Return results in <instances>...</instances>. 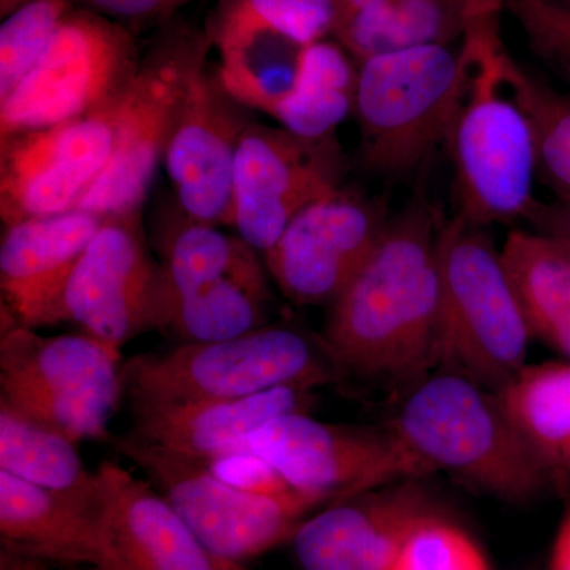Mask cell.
Returning a JSON list of instances; mask_svg holds the SVG:
<instances>
[{
  "mask_svg": "<svg viewBox=\"0 0 570 570\" xmlns=\"http://www.w3.org/2000/svg\"><path fill=\"white\" fill-rule=\"evenodd\" d=\"M121 347L88 333L43 336L2 311L0 403L73 441L110 439Z\"/></svg>",
  "mask_w": 570,
  "mask_h": 570,
  "instance_id": "cell-7",
  "label": "cell"
},
{
  "mask_svg": "<svg viewBox=\"0 0 570 570\" xmlns=\"http://www.w3.org/2000/svg\"><path fill=\"white\" fill-rule=\"evenodd\" d=\"M392 428L431 471L501 501L530 502L553 487L498 393L452 371L414 382Z\"/></svg>",
  "mask_w": 570,
  "mask_h": 570,
  "instance_id": "cell-2",
  "label": "cell"
},
{
  "mask_svg": "<svg viewBox=\"0 0 570 570\" xmlns=\"http://www.w3.org/2000/svg\"><path fill=\"white\" fill-rule=\"evenodd\" d=\"M208 33L179 26L138 62L116 105L115 145L102 175L77 209L100 217L140 213L186 102L195 71L208 61Z\"/></svg>",
  "mask_w": 570,
  "mask_h": 570,
  "instance_id": "cell-8",
  "label": "cell"
},
{
  "mask_svg": "<svg viewBox=\"0 0 570 570\" xmlns=\"http://www.w3.org/2000/svg\"><path fill=\"white\" fill-rule=\"evenodd\" d=\"M253 253V247L238 235L224 232L220 225L184 216L183 223L164 239L157 328L163 330L176 303L227 275Z\"/></svg>",
  "mask_w": 570,
  "mask_h": 570,
  "instance_id": "cell-29",
  "label": "cell"
},
{
  "mask_svg": "<svg viewBox=\"0 0 570 570\" xmlns=\"http://www.w3.org/2000/svg\"><path fill=\"white\" fill-rule=\"evenodd\" d=\"M0 570H47V562L32 560V558L21 557V554L2 550V554H0Z\"/></svg>",
  "mask_w": 570,
  "mask_h": 570,
  "instance_id": "cell-40",
  "label": "cell"
},
{
  "mask_svg": "<svg viewBox=\"0 0 570 570\" xmlns=\"http://www.w3.org/2000/svg\"><path fill=\"white\" fill-rule=\"evenodd\" d=\"M69 438L0 403V471L40 489L97 504L100 485Z\"/></svg>",
  "mask_w": 570,
  "mask_h": 570,
  "instance_id": "cell-28",
  "label": "cell"
},
{
  "mask_svg": "<svg viewBox=\"0 0 570 570\" xmlns=\"http://www.w3.org/2000/svg\"><path fill=\"white\" fill-rule=\"evenodd\" d=\"M381 202L343 187L303 209L264 255L285 298L332 305L358 275L387 230Z\"/></svg>",
  "mask_w": 570,
  "mask_h": 570,
  "instance_id": "cell-14",
  "label": "cell"
},
{
  "mask_svg": "<svg viewBox=\"0 0 570 570\" xmlns=\"http://www.w3.org/2000/svg\"><path fill=\"white\" fill-rule=\"evenodd\" d=\"M2 550L41 562L126 570L97 504L62 497L0 471Z\"/></svg>",
  "mask_w": 570,
  "mask_h": 570,
  "instance_id": "cell-19",
  "label": "cell"
},
{
  "mask_svg": "<svg viewBox=\"0 0 570 570\" xmlns=\"http://www.w3.org/2000/svg\"><path fill=\"white\" fill-rule=\"evenodd\" d=\"M250 108L225 89L217 66L195 71L164 165L184 216L232 228V190Z\"/></svg>",
  "mask_w": 570,
  "mask_h": 570,
  "instance_id": "cell-17",
  "label": "cell"
},
{
  "mask_svg": "<svg viewBox=\"0 0 570 570\" xmlns=\"http://www.w3.org/2000/svg\"><path fill=\"white\" fill-rule=\"evenodd\" d=\"M472 75L453 127V163L461 219L490 227L527 220L538 168L530 121L501 77L504 55L498 29L464 33Z\"/></svg>",
  "mask_w": 570,
  "mask_h": 570,
  "instance_id": "cell-6",
  "label": "cell"
},
{
  "mask_svg": "<svg viewBox=\"0 0 570 570\" xmlns=\"http://www.w3.org/2000/svg\"><path fill=\"white\" fill-rule=\"evenodd\" d=\"M105 217L71 209L3 225L0 242L2 311L20 325H52L59 296Z\"/></svg>",
  "mask_w": 570,
  "mask_h": 570,
  "instance_id": "cell-20",
  "label": "cell"
},
{
  "mask_svg": "<svg viewBox=\"0 0 570 570\" xmlns=\"http://www.w3.org/2000/svg\"><path fill=\"white\" fill-rule=\"evenodd\" d=\"M344 376L324 336L265 325L217 343H181L122 363L130 407L238 400L283 387L317 390Z\"/></svg>",
  "mask_w": 570,
  "mask_h": 570,
  "instance_id": "cell-4",
  "label": "cell"
},
{
  "mask_svg": "<svg viewBox=\"0 0 570 570\" xmlns=\"http://www.w3.org/2000/svg\"><path fill=\"white\" fill-rule=\"evenodd\" d=\"M247 444L292 489L324 508L363 491L433 474L393 428L321 422L309 412L269 420Z\"/></svg>",
  "mask_w": 570,
  "mask_h": 570,
  "instance_id": "cell-11",
  "label": "cell"
},
{
  "mask_svg": "<svg viewBox=\"0 0 570 570\" xmlns=\"http://www.w3.org/2000/svg\"><path fill=\"white\" fill-rule=\"evenodd\" d=\"M335 26L333 0H223L208 36L219 51L225 89L250 110L269 115L296 73L279 48L303 51Z\"/></svg>",
  "mask_w": 570,
  "mask_h": 570,
  "instance_id": "cell-16",
  "label": "cell"
},
{
  "mask_svg": "<svg viewBox=\"0 0 570 570\" xmlns=\"http://www.w3.org/2000/svg\"><path fill=\"white\" fill-rule=\"evenodd\" d=\"M531 51L570 80V0H504Z\"/></svg>",
  "mask_w": 570,
  "mask_h": 570,
  "instance_id": "cell-33",
  "label": "cell"
},
{
  "mask_svg": "<svg viewBox=\"0 0 570 570\" xmlns=\"http://www.w3.org/2000/svg\"><path fill=\"white\" fill-rule=\"evenodd\" d=\"M316 390L283 387L238 400H204L132 409V436L181 453L216 461L250 452L247 439L269 420L311 412Z\"/></svg>",
  "mask_w": 570,
  "mask_h": 570,
  "instance_id": "cell-21",
  "label": "cell"
},
{
  "mask_svg": "<svg viewBox=\"0 0 570 570\" xmlns=\"http://www.w3.org/2000/svg\"><path fill=\"white\" fill-rule=\"evenodd\" d=\"M138 62L129 28L75 7L20 85L0 100V140L107 107L132 80Z\"/></svg>",
  "mask_w": 570,
  "mask_h": 570,
  "instance_id": "cell-10",
  "label": "cell"
},
{
  "mask_svg": "<svg viewBox=\"0 0 570 570\" xmlns=\"http://www.w3.org/2000/svg\"><path fill=\"white\" fill-rule=\"evenodd\" d=\"M159 295L160 265L146 247L140 213L105 217L63 284L52 325L69 322L122 347L157 328Z\"/></svg>",
  "mask_w": 570,
  "mask_h": 570,
  "instance_id": "cell-13",
  "label": "cell"
},
{
  "mask_svg": "<svg viewBox=\"0 0 570 570\" xmlns=\"http://www.w3.org/2000/svg\"><path fill=\"white\" fill-rule=\"evenodd\" d=\"M439 512L423 479L333 502L307 517L292 550L303 570H390L409 535Z\"/></svg>",
  "mask_w": 570,
  "mask_h": 570,
  "instance_id": "cell-18",
  "label": "cell"
},
{
  "mask_svg": "<svg viewBox=\"0 0 570 570\" xmlns=\"http://www.w3.org/2000/svg\"><path fill=\"white\" fill-rule=\"evenodd\" d=\"M190 2L195 0H75L77 7L96 11L124 26L164 20Z\"/></svg>",
  "mask_w": 570,
  "mask_h": 570,
  "instance_id": "cell-35",
  "label": "cell"
},
{
  "mask_svg": "<svg viewBox=\"0 0 570 570\" xmlns=\"http://www.w3.org/2000/svg\"><path fill=\"white\" fill-rule=\"evenodd\" d=\"M108 444L145 472L216 560L238 562L291 542L299 524L324 508L305 494L273 498L236 489L206 461L149 444L127 433Z\"/></svg>",
  "mask_w": 570,
  "mask_h": 570,
  "instance_id": "cell-9",
  "label": "cell"
},
{
  "mask_svg": "<svg viewBox=\"0 0 570 570\" xmlns=\"http://www.w3.org/2000/svg\"><path fill=\"white\" fill-rule=\"evenodd\" d=\"M219 570H249L245 564H238V562L220 561L216 560Z\"/></svg>",
  "mask_w": 570,
  "mask_h": 570,
  "instance_id": "cell-42",
  "label": "cell"
},
{
  "mask_svg": "<svg viewBox=\"0 0 570 570\" xmlns=\"http://www.w3.org/2000/svg\"><path fill=\"white\" fill-rule=\"evenodd\" d=\"M550 570H570V501L562 513L551 549Z\"/></svg>",
  "mask_w": 570,
  "mask_h": 570,
  "instance_id": "cell-37",
  "label": "cell"
},
{
  "mask_svg": "<svg viewBox=\"0 0 570 570\" xmlns=\"http://www.w3.org/2000/svg\"><path fill=\"white\" fill-rule=\"evenodd\" d=\"M504 0H468L469 20H497Z\"/></svg>",
  "mask_w": 570,
  "mask_h": 570,
  "instance_id": "cell-39",
  "label": "cell"
},
{
  "mask_svg": "<svg viewBox=\"0 0 570 570\" xmlns=\"http://www.w3.org/2000/svg\"><path fill=\"white\" fill-rule=\"evenodd\" d=\"M436 370L501 392L528 365L532 341L501 250L485 228L460 216L438 242Z\"/></svg>",
  "mask_w": 570,
  "mask_h": 570,
  "instance_id": "cell-3",
  "label": "cell"
},
{
  "mask_svg": "<svg viewBox=\"0 0 570 570\" xmlns=\"http://www.w3.org/2000/svg\"><path fill=\"white\" fill-rule=\"evenodd\" d=\"M217 478L236 489L264 497L287 498L298 493L269 461L254 452L235 453L216 461H206Z\"/></svg>",
  "mask_w": 570,
  "mask_h": 570,
  "instance_id": "cell-34",
  "label": "cell"
},
{
  "mask_svg": "<svg viewBox=\"0 0 570 570\" xmlns=\"http://www.w3.org/2000/svg\"><path fill=\"white\" fill-rule=\"evenodd\" d=\"M527 220L534 225V232L538 234L561 239L570 245V202L560 200L550 205L535 202Z\"/></svg>",
  "mask_w": 570,
  "mask_h": 570,
  "instance_id": "cell-36",
  "label": "cell"
},
{
  "mask_svg": "<svg viewBox=\"0 0 570 570\" xmlns=\"http://www.w3.org/2000/svg\"><path fill=\"white\" fill-rule=\"evenodd\" d=\"M385 2L389 0H333L336 10V26L362 11L374 9Z\"/></svg>",
  "mask_w": 570,
  "mask_h": 570,
  "instance_id": "cell-38",
  "label": "cell"
},
{
  "mask_svg": "<svg viewBox=\"0 0 570 570\" xmlns=\"http://www.w3.org/2000/svg\"><path fill=\"white\" fill-rule=\"evenodd\" d=\"M119 97L81 118L0 140L3 225L77 209L110 160Z\"/></svg>",
  "mask_w": 570,
  "mask_h": 570,
  "instance_id": "cell-15",
  "label": "cell"
},
{
  "mask_svg": "<svg viewBox=\"0 0 570 570\" xmlns=\"http://www.w3.org/2000/svg\"><path fill=\"white\" fill-rule=\"evenodd\" d=\"M26 0H0V13H2V18L7 17V14L11 13L14 9L24 3Z\"/></svg>",
  "mask_w": 570,
  "mask_h": 570,
  "instance_id": "cell-41",
  "label": "cell"
},
{
  "mask_svg": "<svg viewBox=\"0 0 570 570\" xmlns=\"http://www.w3.org/2000/svg\"><path fill=\"white\" fill-rule=\"evenodd\" d=\"M439 232L430 206L412 202L330 305L324 340L344 376L417 382L436 370Z\"/></svg>",
  "mask_w": 570,
  "mask_h": 570,
  "instance_id": "cell-1",
  "label": "cell"
},
{
  "mask_svg": "<svg viewBox=\"0 0 570 570\" xmlns=\"http://www.w3.org/2000/svg\"><path fill=\"white\" fill-rule=\"evenodd\" d=\"M102 515L126 570H219L205 549L151 483L115 461L96 469Z\"/></svg>",
  "mask_w": 570,
  "mask_h": 570,
  "instance_id": "cell-22",
  "label": "cell"
},
{
  "mask_svg": "<svg viewBox=\"0 0 570 570\" xmlns=\"http://www.w3.org/2000/svg\"><path fill=\"white\" fill-rule=\"evenodd\" d=\"M532 455L553 485L570 479V362L530 365L498 392Z\"/></svg>",
  "mask_w": 570,
  "mask_h": 570,
  "instance_id": "cell-24",
  "label": "cell"
},
{
  "mask_svg": "<svg viewBox=\"0 0 570 570\" xmlns=\"http://www.w3.org/2000/svg\"><path fill=\"white\" fill-rule=\"evenodd\" d=\"M468 28V0H389L336 26L337 43L363 62L376 56L453 43Z\"/></svg>",
  "mask_w": 570,
  "mask_h": 570,
  "instance_id": "cell-26",
  "label": "cell"
},
{
  "mask_svg": "<svg viewBox=\"0 0 570 570\" xmlns=\"http://www.w3.org/2000/svg\"><path fill=\"white\" fill-rule=\"evenodd\" d=\"M356 86L351 55L337 41H317L299 55L294 86L269 116L305 140L335 138L337 126L355 110Z\"/></svg>",
  "mask_w": 570,
  "mask_h": 570,
  "instance_id": "cell-27",
  "label": "cell"
},
{
  "mask_svg": "<svg viewBox=\"0 0 570 570\" xmlns=\"http://www.w3.org/2000/svg\"><path fill=\"white\" fill-rule=\"evenodd\" d=\"M269 302L268 281L255 250L227 275L176 303L163 330L181 343L234 340L268 325Z\"/></svg>",
  "mask_w": 570,
  "mask_h": 570,
  "instance_id": "cell-25",
  "label": "cell"
},
{
  "mask_svg": "<svg viewBox=\"0 0 570 570\" xmlns=\"http://www.w3.org/2000/svg\"><path fill=\"white\" fill-rule=\"evenodd\" d=\"M75 0H26L0 26V100L32 69Z\"/></svg>",
  "mask_w": 570,
  "mask_h": 570,
  "instance_id": "cell-31",
  "label": "cell"
},
{
  "mask_svg": "<svg viewBox=\"0 0 570 570\" xmlns=\"http://www.w3.org/2000/svg\"><path fill=\"white\" fill-rule=\"evenodd\" d=\"M341 178L336 137L305 140L284 127L253 122L236 153L232 228L265 255L303 209L340 189Z\"/></svg>",
  "mask_w": 570,
  "mask_h": 570,
  "instance_id": "cell-12",
  "label": "cell"
},
{
  "mask_svg": "<svg viewBox=\"0 0 570 570\" xmlns=\"http://www.w3.org/2000/svg\"><path fill=\"white\" fill-rule=\"evenodd\" d=\"M390 570H491V566L475 539L439 510L409 535Z\"/></svg>",
  "mask_w": 570,
  "mask_h": 570,
  "instance_id": "cell-32",
  "label": "cell"
},
{
  "mask_svg": "<svg viewBox=\"0 0 570 570\" xmlns=\"http://www.w3.org/2000/svg\"><path fill=\"white\" fill-rule=\"evenodd\" d=\"M472 66L466 45L460 51L431 45L360 62L354 115L365 167L407 174L450 140Z\"/></svg>",
  "mask_w": 570,
  "mask_h": 570,
  "instance_id": "cell-5",
  "label": "cell"
},
{
  "mask_svg": "<svg viewBox=\"0 0 570 570\" xmlns=\"http://www.w3.org/2000/svg\"><path fill=\"white\" fill-rule=\"evenodd\" d=\"M501 77L530 121L540 174L560 200L570 202V97L532 77L505 51Z\"/></svg>",
  "mask_w": 570,
  "mask_h": 570,
  "instance_id": "cell-30",
  "label": "cell"
},
{
  "mask_svg": "<svg viewBox=\"0 0 570 570\" xmlns=\"http://www.w3.org/2000/svg\"><path fill=\"white\" fill-rule=\"evenodd\" d=\"M502 261L532 340L570 362V245L538 232L512 230Z\"/></svg>",
  "mask_w": 570,
  "mask_h": 570,
  "instance_id": "cell-23",
  "label": "cell"
}]
</instances>
